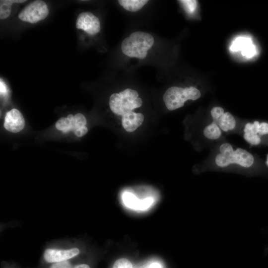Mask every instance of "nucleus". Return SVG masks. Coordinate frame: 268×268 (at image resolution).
Returning <instances> with one entry per match:
<instances>
[{
  "label": "nucleus",
  "mask_w": 268,
  "mask_h": 268,
  "mask_svg": "<svg viewBox=\"0 0 268 268\" xmlns=\"http://www.w3.org/2000/svg\"><path fill=\"white\" fill-rule=\"evenodd\" d=\"M220 153L215 159L216 165L221 167H226L232 163H236L244 167L252 166L254 161L252 154L245 149L237 148L233 150L232 145L228 143L222 144L219 147Z\"/></svg>",
  "instance_id": "nucleus-1"
},
{
  "label": "nucleus",
  "mask_w": 268,
  "mask_h": 268,
  "mask_svg": "<svg viewBox=\"0 0 268 268\" xmlns=\"http://www.w3.org/2000/svg\"><path fill=\"white\" fill-rule=\"evenodd\" d=\"M201 95L200 91L196 87L190 86L184 88L171 86L168 88L163 96V100L166 108L174 110L184 106L188 100H196Z\"/></svg>",
  "instance_id": "nucleus-2"
},
{
  "label": "nucleus",
  "mask_w": 268,
  "mask_h": 268,
  "mask_svg": "<svg viewBox=\"0 0 268 268\" xmlns=\"http://www.w3.org/2000/svg\"><path fill=\"white\" fill-rule=\"evenodd\" d=\"M49 13V10L45 2L37 0L26 5L19 13L18 17L23 21L36 23L45 19Z\"/></svg>",
  "instance_id": "nucleus-3"
},
{
  "label": "nucleus",
  "mask_w": 268,
  "mask_h": 268,
  "mask_svg": "<svg viewBox=\"0 0 268 268\" xmlns=\"http://www.w3.org/2000/svg\"><path fill=\"white\" fill-rule=\"evenodd\" d=\"M76 27L90 35L98 33L101 29L99 18L90 12H83L78 15Z\"/></svg>",
  "instance_id": "nucleus-4"
},
{
  "label": "nucleus",
  "mask_w": 268,
  "mask_h": 268,
  "mask_svg": "<svg viewBox=\"0 0 268 268\" xmlns=\"http://www.w3.org/2000/svg\"><path fill=\"white\" fill-rule=\"evenodd\" d=\"M244 138L252 145H258L261 142L260 135L268 134V123H260L255 121L253 123H247L244 129Z\"/></svg>",
  "instance_id": "nucleus-5"
},
{
  "label": "nucleus",
  "mask_w": 268,
  "mask_h": 268,
  "mask_svg": "<svg viewBox=\"0 0 268 268\" xmlns=\"http://www.w3.org/2000/svg\"><path fill=\"white\" fill-rule=\"evenodd\" d=\"M25 126V121L20 112L12 109L5 116L4 127L8 132L16 133L21 131Z\"/></svg>",
  "instance_id": "nucleus-6"
},
{
  "label": "nucleus",
  "mask_w": 268,
  "mask_h": 268,
  "mask_svg": "<svg viewBox=\"0 0 268 268\" xmlns=\"http://www.w3.org/2000/svg\"><path fill=\"white\" fill-rule=\"evenodd\" d=\"M79 253L78 249L74 248L68 250H59L48 249L44 253V258L48 263H57L67 261Z\"/></svg>",
  "instance_id": "nucleus-7"
},
{
  "label": "nucleus",
  "mask_w": 268,
  "mask_h": 268,
  "mask_svg": "<svg viewBox=\"0 0 268 268\" xmlns=\"http://www.w3.org/2000/svg\"><path fill=\"white\" fill-rule=\"evenodd\" d=\"M144 116L142 114L132 111L122 116V124L127 132H133L142 124Z\"/></svg>",
  "instance_id": "nucleus-8"
},
{
  "label": "nucleus",
  "mask_w": 268,
  "mask_h": 268,
  "mask_svg": "<svg viewBox=\"0 0 268 268\" xmlns=\"http://www.w3.org/2000/svg\"><path fill=\"white\" fill-rule=\"evenodd\" d=\"M252 42L250 38H239L237 39L234 43L232 47H233V51L239 50V49H242V48H245L244 50L242 52V54L248 57H252L254 56L256 53V49L254 45L251 43L246 46L248 44Z\"/></svg>",
  "instance_id": "nucleus-9"
},
{
  "label": "nucleus",
  "mask_w": 268,
  "mask_h": 268,
  "mask_svg": "<svg viewBox=\"0 0 268 268\" xmlns=\"http://www.w3.org/2000/svg\"><path fill=\"white\" fill-rule=\"evenodd\" d=\"M216 123L219 128L224 132L234 129L236 126L234 117L229 112L224 113Z\"/></svg>",
  "instance_id": "nucleus-10"
},
{
  "label": "nucleus",
  "mask_w": 268,
  "mask_h": 268,
  "mask_svg": "<svg viewBox=\"0 0 268 268\" xmlns=\"http://www.w3.org/2000/svg\"><path fill=\"white\" fill-rule=\"evenodd\" d=\"M118 1L125 9L132 12H135L141 9L148 2V0H119Z\"/></svg>",
  "instance_id": "nucleus-11"
},
{
  "label": "nucleus",
  "mask_w": 268,
  "mask_h": 268,
  "mask_svg": "<svg viewBox=\"0 0 268 268\" xmlns=\"http://www.w3.org/2000/svg\"><path fill=\"white\" fill-rule=\"evenodd\" d=\"M25 1V0H1L0 1V19H5L9 16L13 3H20Z\"/></svg>",
  "instance_id": "nucleus-12"
},
{
  "label": "nucleus",
  "mask_w": 268,
  "mask_h": 268,
  "mask_svg": "<svg viewBox=\"0 0 268 268\" xmlns=\"http://www.w3.org/2000/svg\"><path fill=\"white\" fill-rule=\"evenodd\" d=\"M221 132L219 127L215 121L206 126L203 130V134L210 139H216L221 135Z\"/></svg>",
  "instance_id": "nucleus-13"
},
{
  "label": "nucleus",
  "mask_w": 268,
  "mask_h": 268,
  "mask_svg": "<svg viewBox=\"0 0 268 268\" xmlns=\"http://www.w3.org/2000/svg\"><path fill=\"white\" fill-rule=\"evenodd\" d=\"M109 106L111 111L118 115H123L121 109V97L119 93L112 94L109 98Z\"/></svg>",
  "instance_id": "nucleus-14"
},
{
  "label": "nucleus",
  "mask_w": 268,
  "mask_h": 268,
  "mask_svg": "<svg viewBox=\"0 0 268 268\" xmlns=\"http://www.w3.org/2000/svg\"><path fill=\"white\" fill-rule=\"evenodd\" d=\"M55 127L57 130L62 131L64 133L73 131L71 123L67 117L61 118L56 122Z\"/></svg>",
  "instance_id": "nucleus-15"
},
{
  "label": "nucleus",
  "mask_w": 268,
  "mask_h": 268,
  "mask_svg": "<svg viewBox=\"0 0 268 268\" xmlns=\"http://www.w3.org/2000/svg\"><path fill=\"white\" fill-rule=\"evenodd\" d=\"M123 200L125 204L132 208L138 206L139 209L141 201H138L133 194L129 193H126L123 195Z\"/></svg>",
  "instance_id": "nucleus-16"
},
{
  "label": "nucleus",
  "mask_w": 268,
  "mask_h": 268,
  "mask_svg": "<svg viewBox=\"0 0 268 268\" xmlns=\"http://www.w3.org/2000/svg\"><path fill=\"white\" fill-rule=\"evenodd\" d=\"M73 131L77 128L85 126L86 120L84 116L81 113H77L74 116L73 120L70 121Z\"/></svg>",
  "instance_id": "nucleus-17"
},
{
  "label": "nucleus",
  "mask_w": 268,
  "mask_h": 268,
  "mask_svg": "<svg viewBox=\"0 0 268 268\" xmlns=\"http://www.w3.org/2000/svg\"><path fill=\"white\" fill-rule=\"evenodd\" d=\"M121 98L129 100H134L138 97L137 92L131 88H127L119 93Z\"/></svg>",
  "instance_id": "nucleus-18"
},
{
  "label": "nucleus",
  "mask_w": 268,
  "mask_h": 268,
  "mask_svg": "<svg viewBox=\"0 0 268 268\" xmlns=\"http://www.w3.org/2000/svg\"><path fill=\"white\" fill-rule=\"evenodd\" d=\"M113 268H132V264L128 259L121 258L115 262Z\"/></svg>",
  "instance_id": "nucleus-19"
},
{
  "label": "nucleus",
  "mask_w": 268,
  "mask_h": 268,
  "mask_svg": "<svg viewBox=\"0 0 268 268\" xmlns=\"http://www.w3.org/2000/svg\"><path fill=\"white\" fill-rule=\"evenodd\" d=\"M223 114L224 110L220 107H214L210 111V114L213 120L216 122Z\"/></svg>",
  "instance_id": "nucleus-20"
},
{
  "label": "nucleus",
  "mask_w": 268,
  "mask_h": 268,
  "mask_svg": "<svg viewBox=\"0 0 268 268\" xmlns=\"http://www.w3.org/2000/svg\"><path fill=\"white\" fill-rule=\"evenodd\" d=\"M50 268H72V267L69 262L65 261L55 263Z\"/></svg>",
  "instance_id": "nucleus-21"
},
{
  "label": "nucleus",
  "mask_w": 268,
  "mask_h": 268,
  "mask_svg": "<svg viewBox=\"0 0 268 268\" xmlns=\"http://www.w3.org/2000/svg\"><path fill=\"white\" fill-rule=\"evenodd\" d=\"M88 132V129L86 126L80 127L75 129L73 132L74 134L78 137L84 135Z\"/></svg>",
  "instance_id": "nucleus-22"
},
{
  "label": "nucleus",
  "mask_w": 268,
  "mask_h": 268,
  "mask_svg": "<svg viewBox=\"0 0 268 268\" xmlns=\"http://www.w3.org/2000/svg\"><path fill=\"white\" fill-rule=\"evenodd\" d=\"M134 109L139 108L142 104V100L140 98L138 97L132 101Z\"/></svg>",
  "instance_id": "nucleus-23"
},
{
  "label": "nucleus",
  "mask_w": 268,
  "mask_h": 268,
  "mask_svg": "<svg viewBox=\"0 0 268 268\" xmlns=\"http://www.w3.org/2000/svg\"><path fill=\"white\" fill-rule=\"evenodd\" d=\"M6 92V85L4 83L3 81L0 79V93L1 94L5 93Z\"/></svg>",
  "instance_id": "nucleus-24"
},
{
  "label": "nucleus",
  "mask_w": 268,
  "mask_h": 268,
  "mask_svg": "<svg viewBox=\"0 0 268 268\" xmlns=\"http://www.w3.org/2000/svg\"><path fill=\"white\" fill-rule=\"evenodd\" d=\"M74 268H90V267L88 265L81 264L75 266Z\"/></svg>",
  "instance_id": "nucleus-25"
},
{
  "label": "nucleus",
  "mask_w": 268,
  "mask_h": 268,
  "mask_svg": "<svg viewBox=\"0 0 268 268\" xmlns=\"http://www.w3.org/2000/svg\"><path fill=\"white\" fill-rule=\"evenodd\" d=\"M149 268H160V266L158 264H154L151 265Z\"/></svg>",
  "instance_id": "nucleus-26"
},
{
  "label": "nucleus",
  "mask_w": 268,
  "mask_h": 268,
  "mask_svg": "<svg viewBox=\"0 0 268 268\" xmlns=\"http://www.w3.org/2000/svg\"><path fill=\"white\" fill-rule=\"evenodd\" d=\"M74 116L72 114H69L67 116V119L70 121H71L73 119Z\"/></svg>",
  "instance_id": "nucleus-27"
},
{
  "label": "nucleus",
  "mask_w": 268,
  "mask_h": 268,
  "mask_svg": "<svg viewBox=\"0 0 268 268\" xmlns=\"http://www.w3.org/2000/svg\"><path fill=\"white\" fill-rule=\"evenodd\" d=\"M267 163L268 164V160H267Z\"/></svg>",
  "instance_id": "nucleus-28"
}]
</instances>
